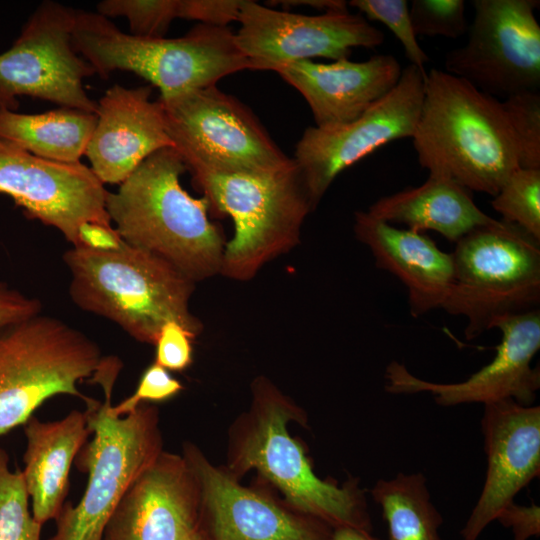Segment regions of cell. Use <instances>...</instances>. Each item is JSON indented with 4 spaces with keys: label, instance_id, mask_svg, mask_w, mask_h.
I'll use <instances>...</instances> for the list:
<instances>
[{
    "label": "cell",
    "instance_id": "33",
    "mask_svg": "<svg viewBox=\"0 0 540 540\" xmlns=\"http://www.w3.org/2000/svg\"><path fill=\"white\" fill-rule=\"evenodd\" d=\"M182 389V384L167 369L154 362L143 372L135 392L117 405H111L110 410L116 416H125L145 402L171 399Z\"/></svg>",
    "mask_w": 540,
    "mask_h": 540
},
{
    "label": "cell",
    "instance_id": "40",
    "mask_svg": "<svg viewBox=\"0 0 540 540\" xmlns=\"http://www.w3.org/2000/svg\"><path fill=\"white\" fill-rule=\"evenodd\" d=\"M332 540H379L370 531L353 528L337 527L333 529Z\"/></svg>",
    "mask_w": 540,
    "mask_h": 540
},
{
    "label": "cell",
    "instance_id": "35",
    "mask_svg": "<svg viewBox=\"0 0 540 540\" xmlns=\"http://www.w3.org/2000/svg\"><path fill=\"white\" fill-rule=\"evenodd\" d=\"M242 0H183L182 19L227 27L237 21Z\"/></svg>",
    "mask_w": 540,
    "mask_h": 540
},
{
    "label": "cell",
    "instance_id": "31",
    "mask_svg": "<svg viewBox=\"0 0 540 540\" xmlns=\"http://www.w3.org/2000/svg\"><path fill=\"white\" fill-rule=\"evenodd\" d=\"M349 5L367 20L384 24L402 44L410 64L426 72L429 57L417 41L406 0H352Z\"/></svg>",
    "mask_w": 540,
    "mask_h": 540
},
{
    "label": "cell",
    "instance_id": "34",
    "mask_svg": "<svg viewBox=\"0 0 540 540\" xmlns=\"http://www.w3.org/2000/svg\"><path fill=\"white\" fill-rule=\"evenodd\" d=\"M196 337L177 322L164 324L155 342V363L171 371H183L192 363Z\"/></svg>",
    "mask_w": 540,
    "mask_h": 540
},
{
    "label": "cell",
    "instance_id": "11",
    "mask_svg": "<svg viewBox=\"0 0 540 540\" xmlns=\"http://www.w3.org/2000/svg\"><path fill=\"white\" fill-rule=\"evenodd\" d=\"M464 46L447 52L445 71L504 99L540 86L538 0H474Z\"/></svg>",
    "mask_w": 540,
    "mask_h": 540
},
{
    "label": "cell",
    "instance_id": "19",
    "mask_svg": "<svg viewBox=\"0 0 540 540\" xmlns=\"http://www.w3.org/2000/svg\"><path fill=\"white\" fill-rule=\"evenodd\" d=\"M183 457L199 482L209 540H332L330 525L294 515L240 485L229 473L212 466L196 447L185 446Z\"/></svg>",
    "mask_w": 540,
    "mask_h": 540
},
{
    "label": "cell",
    "instance_id": "13",
    "mask_svg": "<svg viewBox=\"0 0 540 540\" xmlns=\"http://www.w3.org/2000/svg\"><path fill=\"white\" fill-rule=\"evenodd\" d=\"M158 99L167 132L180 152L245 169H275L293 161L248 108L216 85Z\"/></svg>",
    "mask_w": 540,
    "mask_h": 540
},
{
    "label": "cell",
    "instance_id": "18",
    "mask_svg": "<svg viewBox=\"0 0 540 540\" xmlns=\"http://www.w3.org/2000/svg\"><path fill=\"white\" fill-rule=\"evenodd\" d=\"M485 481L460 534L477 540L516 494L540 474V407L512 399L484 405Z\"/></svg>",
    "mask_w": 540,
    "mask_h": 540
},
{
    "label": "cell",
    "instance_id": "22",
    "mask_svg": "<svg viewBox=\"0 0 540 540\" xmlns=\"http://www.w3.org/2000/svg\"><path fill=\"white\" fill-rule=\"evenodd\" d=\"M354 233L371 251L375 265L405 286L414 318L441 308L453 282L451 253L425 233L396 228L367 211L355 213Z\"/></svg>",
    "mask_w": 540,
    "mask_h": 540
},
{
    "label": "cell",
    "instance_id": "10",
    "mask_svg": "<svg viewBox=\"0 0 540 540\" xmlns=\"http://www.w3.org/2000/svg\"><path fill=\"white\" fill-rule=\"evenodd\" d=\"M77 11L41 3L10 49L0 54V109L16 111L17 97L30 96L89 113L97 112L83 80L96 74L72 42Z\"/></svg>",
    "mask_w": 540,
    "mask_h": 540
},
{
    "label": "cell",
    "instance_id": "8",
    "mask_svg": "<svg viewBox=\"0 0 540 540\" xmlns=\"http://www.w3.org/2000/svg\"><path fill=\"white\" fill-rule=\"evenodd\" d=\"M451 254L453 282L441 309L467 319L468 340L539 309L540 240L519 226L493 219L461 237Z\"/></svg>",
    "mask_w": 540,
    "mask_h": 540
},
{
    "label": "cell",
    "instance_id": "12",
    "mask_svg": "<svg viewBox=\"0 0 540 540\" xmlns=\"http://www.w3.org/2000/svg\"><path fill=\"white\" fill-rule=\"evenodd\" d=\"M427 72L409 64L395 87L358 118L307 128L293 158L313 210L335 178L385 144L411 138L424 97Z\"/></svg>",
    "mask_w": 540,
    "mask_h": 540
},
{
    "label": "cell",
    "instance_id": "2",
    "mask_svg": "<svg viewBox=\"0 0 540 540\" xmlns=\"http://www.w3.org/2000/svg\"><path fill=\"white\" fill-rule=\"evenodd\" d=\"M186 170L174 147L160 149L117 192L107 193L105 206L124 242L160 256L196 282L220 274L226 243L209 219L208 200L181 186Z\"/></svg>",
    "mask_w": 540,
    "mask_h": 540
},
{
    "label": "cell",
    "instance_id": "24",
    "mask_svg": "<svg viewBox=\"0 0 540 540\" xmlns=\"http://www.w3.org/2000/svg\"><path fill=\"white\" fill-rule=\"evenodd\" d=\"M367 212L412 231H435L454 243L494 219L478 208L471 191L449 179L433 176L419 186L381 197Z\"/></svg>",
    "mask_w": 540,
    "mask_h": 540
},
{
    "label": "cell",
    "instance_id": "29",
    "mask_svg": "<svg viewBox=\"0 0 540 540\" xmlns=\"http://www.w3.org/2000/svg\"><path fill=\"white\" fill-rule=\"evenodd\" d=\"M182 10V0H104L97 4L99 14L125 17L131 34L144 37H163L171 22L182 18Z\"/></svg>",
    "mask_w": 540,
    "mask_h": 540
},
{
    "label": "cell",
    "instance_id": "38",
    "mask_svg": "<svg viewBox=\"0 0 540 540\" xmlns=\"http://www.w3.org/2000/svg\"><path fill=\"white\" fill-rule=\"evenodd\" d=\"M78 238L80 245L100 251L115 250L123 241L113 227L98 223L82 224Z\"/></svg>",
    "mask_w": 540,
    "mask_h": 540
},
{
    "label": "cell",
    "instance_id": "41",
    "mask_svg": "<svg viewBox=\"0 0 540 540\" xmlns=\"http://www.w3.org/2000/svg\"><path fill=\"white\" fill-rule=\"evenodd\" d=\"M187 540H209L202 527L195 531Z\"/></svg>",
    "mask_w": 540,
    "mask_h": 540
},
{
    "label": "cell",
    "instance_id": "26",
    "mask_svg": "<svg viewBox=\"0 0 540 540\" xmlns=\"http://www.w3.org/2000/svg\"><path fill=\"white\" fill-rule=\"evenodd\" d=\"M371 495L382 509L389 540H441L442 516L431 501L421 472L380 479Z\"/></svg>",
    "mask_w": 540,
    "mask_h": 540
},
{
    "label": "cell",
    "instance_id": "21",
    "mask_svg": "<svg viewBox=\"0 0 540 540\" xmlns=\"http://www.w3.org/2000/svg\"><path fill=\"white\" fill-rule=\"evenodd\" d=\"M402 69L390 54L361 62L299 60L274 68L307 101L317 127L350 122L382 99L398 83Z\"/></svg>",
    "mask_w": 540,
    "mask_h": 540
},
{
    "label": "cell",
    "instance_id": "25",
    "mask_svg": "<svg viewBox=\"0 0 540 540\" xmlns=\"http://www.w3.org/2000/svg\"><path fill=\"white\" fill-rule=\"evenodd\" d=\"M96 122L95 113L67 107L40 114L0 109V139L47 160L77 163Z\"/></svg>",
    "mask_w": 540,
    "mask_h": 540
},
{
    "label": "cell",
    "instance_id": "17",
    "mask_svg": "<svg viewBox=\"0 0 540 540\" xmlns=\"http://www.w3.org/2000/svg\"><path fill=\"white\" fill-rule=\"evenodd\" d=\"M201 520L195 473L183 456L162 451L125 491L103 540H187Z\"/></svg>",
    "mask_w": 540,
    "mask_h": 540
},
{
    "label": "cell",
    "instance_id": "20",
    "mask_svg": "<svg viewBox=\"0 0 540 540\" xmlns=\"http://www.w3.org/2000/svg\"><path fill=\"white\" fill-rule=\"evenodd\" d=\"M152 86L109 88L98 102L97 122L85 155L104 183L121 184L150 155L175 147L161 102L151 101Z\"/></svg>",
    "mask_w": 540,
    "mask_h": 540
},
{
    "label": "cell",
    "instance_id": "3",
    "mask_svg": "<svg viewBox=\"0 0 540 540\" xmlns=\"http://www.w3.org/2000/svg\"><path fill=\"white\" fill-rule=\"evenodd\" d=\"M178 152L210 212L228 215L234 222L220 274L250 280L267 262L299 243L302 224L313 208L294 160L281 168L245 169Z\"/></svg>",
    "mask_w": 540,
    "mask_h": 540
},
{
    "label": "cell",
    "instance_id": "32",
    "mask_svg": "<svg viewBox=\"0 0 540 540\" xmlns=\"http://www.w3.org/2000/svg\"><path fill=\"white\" fill-rule=\"evenodd\" d=\"M409 12L416 36L457 39L468 31L463 0H413Z\"/></svg>",
    "mask_w": 540,
    "mask_h": 540
},
{
    "label": "cell",
    "instance_id": "28",
    "mask_svg": "<svg viewBox=\"0 0 540 540\" xmlns=\"http://www.w3.org/2000/svg\"><path fill=\"white\" fill-rule=\"evenodd\" d=\"M22 471H12L0 447V540H40L41 527L29 509Z\"/></svg>",
    "mask_w": 540,
    "mask_h": 540
},
{
    "label": "cell",
    "instance_id": "14",
    "mask_svg": "<svg viewBox=\"0 0 540 540\" xmlns=\"http://www.w3.org/2000/svg\"><path fill=\"white\" fill-rule=\"evenodd\" d=\"M237 21L236 42L253 70L273 71L313 57L346 59L352 48L374 49L385 40L381 30L348 9L309 16L242 0Z\"/></svg>",
    "mask_w": 540,
    "mask_h": 540
},
{
    "label": "cell",
    "instance_id": "27",
    "mask_svg": "<svg viewBox=\"0 0 540 540\" xmlns=\"http://www.w3.org/2000/svg\"><path fill=\"white\" fill-rule=\"evenodd\" d=\"M501 219L540 240V169L519 167L491 200Z\"/></svg>",
    "mask_w": 540,
    "mask_h": 540
},
{
    "label": "cell",
    "instance_id": "39",
    "mask_svg": "<svg viewBox=\"0 0 540 540\" xmlns=\"http://www.w3.org/2000/svg\"><path fill=\"white\" fill-rule=\"evenodd\" d=\"M272 3H279L284 5H303L313 7L322 11L328 10H345L347 9V2L341 0H298V1H271Z\"/></svg>",
    "mask_w": 540,
    "mask_h": 540
},
{
    "label": "cell",
    "instance_id": "36",
    "mask_svg": "<svg viewBox=\"0 0 540 540\" xmlns=\"http://www.w3.org/2000/svg\"><path fill=\"white\" fill-rule=\"evenodd\" d=\"M41 312V303L0 281V330L34 317Z\"/></svg>",
    "mask_w": 540,
    "mask_h": 540
},
{
    "label": "cell",
    "instance_id": "23",
    "mask_svg": "<svg viewBox=\"0 0 540 540\" xmlns=\"http://www.w3.org/2000/svg\"><path fill=\"white\" fill-rule=\"evenodd\" d=\"M25 487L31 512L44 524L59 515L69 490V474L77 454L91 434L85 411L72 410L56 421L31 416L24 424Z\"/></svg>",
    "mask_w": 540,
    "mask_h": 540
},
{
    "label": "cell",
    "instance_id": "15",
    "mask_svg": "<svg viewBox=\"0 0 540 540\" xmlns=\"http://www.w3.org/2000/svg\"><path fill=\"white\" fill-rule=\"evenodd\" d=\"M0 193L29 218L59 230L73 246L80 245L84 223L112 227L105 206L108 191L90 167L47 160L1 139Z\"/></svg>",
    "mask_w": 540,
    "mask_h": 540
},
{
    "label": "cell",
    "instance_id": "37",
    "mask_svg": "<svg viewBox=\"0 0 540 540\" xmlns=\"http://www.w3.org/2000/svg\"><path fill=\"white\" fill-rule=\"evenodd\" d=\"M495 520L512 530L513 540H528L540 535V508L536 504L523 506L512 502Z\"/></svg>",
    "mask_w": 540,
    "mask_h": 540
},
{
    "label": "cell",
    "instance_id": "7",
    "mask_svg": "<svg viewBox=\"0 0 540 540\" xmlns=\"http://www.w3.org/2000/svg\"><path fill=\"white\" fill-rule=\"evenodd\" d=\"M253 405L234 443L230 468L241 474L256 469L284 494L298 512L333 529L371 531L364 490L355 479L339 486L319 478L302 445L291 437L288 422L294 406L267 380L254 382Z\"/></svg>",
    "mask_w": 540,
    "mask_h": 540
},
{
    "label": "cell",
    "instance_id": "30",
    "mask_svg": "<svg viewBox=\"0 0 540 540\" xmlns=\"http://www.w3.org/2000/svg\"><path fill=\"white\" fill-rule=\"evenodd\" d=\"M501 102L516 141L519 167L540 169L539 91L519 92Z\"/></svg>",
    "mask_w": 540,
    "mask_h": 540
},
{
    "label": "cell",
    "instance_id": "9",
    "mask_svg": "<svg viewBox=\"0 0 540 540\" xmlns=\"http://www.w3.org/2000/svg\"><path fill=\"white\" fill-rule=\"evenodd\" d=\"M101 349L83 332L38 314L0 330V436L33 416L47 399L71 395L93 398L78 384L92 378Z\"/></svg>",
    "mask_w": 540,
    "mask_h": 540
},
{
    "label": "cell",
    "instance_id": "6",
    "mask_svg": "<svg viewBox=\"0 0 540 540\" xmlns=\"http://www.w3.org/2000/svg\"><path fill=\"white\" fill-rule=\"evenodd\" d=\"M72 42L102 78L133 72L158 87L163 99L253 70L228 27L198 24L179 38L144 37L122 32L98 12L77 11Z\"/></svg>",
    "mask_w": 540,
    "mask_h": 540
},
{
    "label": "cell",
    "instance_id": "5",
    "mask_svg": "<svg viewBox=\"0 0 540 540\" xmlns=\"http://www.w3.org/2000/svg\"><path fill=\"white\" fill-rule=\"evenodd\" d=\"M121 368L118 357H103L90 379L102 387L105 400L92 399L86 404L92 440L81 448L76 463L87 473V485L75 506L63 505L49 540H103L109 518L125 491L163 451L156 408L144 403L125 416L111 412L112 392Z\"/></svg>",
    "mask_w": 540,
    "mask_h": 540
},
{
    "label": "cell",
    "instance_id": "1",
    "mask_svg": "<svg viewBox=\"0 0 540 540\" xmlns=\"http://www.w3.org/2000/svg\"><path fill=\"white\" fill-rule=\"evenodd\" d=\"M412 142L429 176L492 197L519 168L502 102L466 80L432 68Z\"/></svg>",
    "mask_w": 540,
    "mask_h": 540
},
{
    "label": "cell",
    "instance_id": "16",
    "mask_svg": "<svg viewBox=\"0 0 540 540\" xmlns=\"http://www.w3.org/2000/svg\"><path fill=\"white\" fill-rule=\"evenodd\" d=\"M493 328L501 332L495 356L466 380L430 382L392 361L384 374L385 390L392 394L428 392L444 407L468 403L486 405L506 399L530 406L540 388L539 367H532V360L540 349V310L502 318Z\"/></svg>",
    "mask_w": 540,
    "mask_h": 540
},
{
    "label": "cell",
    "instance_id": "4",
    "mask_svg": "<svg viewBox=\"0 0 540 540\" xmlns=\"http://www.w3.org/2000/svg\"><path fill=\"white\" fill-rule=\"evenodd\" d=\"M64 262L74 303L113 321L137 341L154 345L168 322L200 334L202 323L189 306L195 282L160 256L122 241L110 251L73 246Z\"/></svg>",
    "mask_w": 540,
    "mask_h": 540
}]
</instances>
